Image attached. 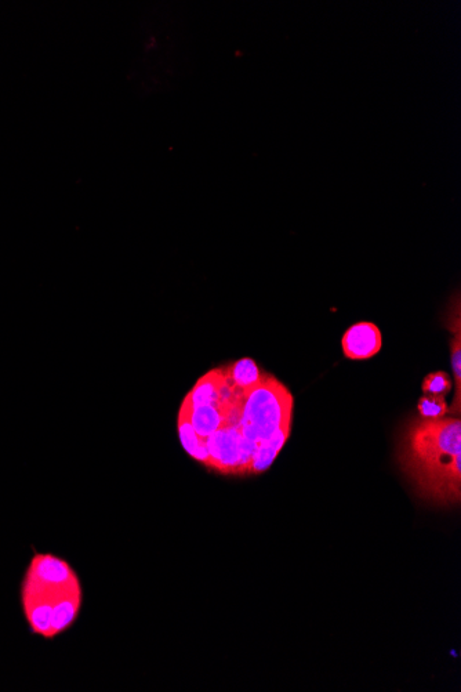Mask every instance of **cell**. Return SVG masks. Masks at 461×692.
<instances>
[{"label": "cell", "mask_w": 461, "mask_h": 692, "mask_svg": "<svg viewBox=\"0 0 461 692\" xmlns=\"http://www.w3.org/2000/svg\"><path fill=\"white\" fill-rule=\"evenodd\" d=\"M188 400L201 402L206 438L195 460L225 476H257L278 458L292 430V393L264 373L256 386H237L227 367L214 369L196 382Z\"/></svg>", "instance_id": "cell-1"}, {"label": "cell", "mask_w": 461, "mask_h": 692, "mask_svg": "<svg viewBox=\"0 0 461 692\" xmlns=\"http://www.w3.org/2000/svg\"><path fill=\"white\" fill-rule=\"evenodd\" d=\"M398 462L417 496L434 505L453 506L461 501V422L413 418L406 423L398 444Z\"/></svg>", "instance_id": "cell-2"}, {"label": "cell", "mask_w": 461, "mask_h": 692, "mask_svg": "<svg viewBox=\"0 0 461 692\" xmlns=\"http://www.w3.org/2000/svg\"><path fill=\"white\" fill-rule=\"evenodd\" d=\"M81 604V583L71 565L36 553L21 582V607L31 632L53 639L75 622Z\"/></svg>", "instance_id": "cell-3"}, {"label": "cell", "mask_w": 461, "mask_h": 692, "mask_svg": "<svg viewBox=\"0 0 461 692\" xmlns=\"http://www.w3.org/2000/svg\"><path fill=\"white\" fill-rule=\"evenodd\" d=\"M381 346L383 336L379 326L373 322H358L350 326L341 339V347L348 360H369L379 353Z\"/></svg>", "instance_id": "cell-4"}, {"label": "cell", "mask_w": 461, "mask_h": 692, "mask_svg": "<svg viewBox=\"0 0 461 692\" xmlns=\"http://www.w3.org/2000/svg\"><path fill=\"white\" fill-rule=\"evenodd\" d=\"M461 311H460V293H455V299H450L448 311H446V328L452 332V340H450V361H452L453 372H455V400L452 407L448 408V413L456 418H460V376H461Z\"/></svg>", "instance_id": "cell-5"}, {"label": "cell", "mask_w": 461, "mask_h": 692, "mask_svg": "<svg viewBox=\"0 0 461 692\" xmlns=\"http://www.w3.org/2000/svg\"><path fill=\"white\" fill-rule=\"evenodd\" d=\"M228 373H230L232 382L243 389L256 386L264 378V373L259 368V365L252 358H242L234 364L228 365Z\"/></svg>", "instance_id": "cell-6"}, {"label": "cell", "mask_w": 461, "mask_h": 692, "mask_svg": "<svg viewBox=\"0 0 461 692\" xmlns=\"http://www.w3.org/2000/svg\"><path fill=\"white\" fill-rule=\"evenodd\" d=\"M448 404L444 396H434V394H424L417 404L420 418L441 419L448 415Z\"/></svg>", "instance_id": "cell-7"}, {"label": "cell", "mask_w": 461, "mask_h": 692, "mask_svg": "<svg viewBox=\"0 0 461 692\" xmlns=\"http://www.w3.org/2000/svg\"><path fill=\"white\" fill-rule=\"evenodd\" d=\"M424 394H434V396H446L450 390H452V380H450L448 373L438 371L430 373L423 380Z\"/></svg>", "instance_id": "cell-8"}]
</instances>
